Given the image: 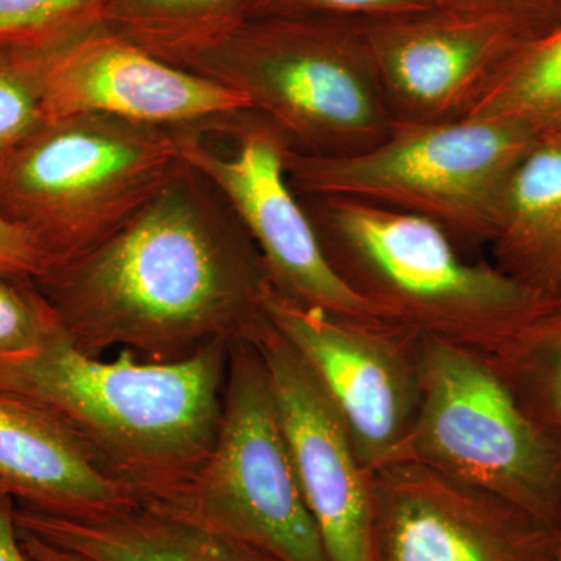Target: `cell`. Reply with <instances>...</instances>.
I'll return each mask as SVG.
<instances>
[{"mask_svg":"<svg viewBox=\"0 0 561 561\" xmlns=\"http://www.w3.org/2000/svg\"><path fill=\"white\" fill-rule=\"evenodd\" d=\"M225 139L232 140L231 151L214 149L202 133L183 130L176 133V150L234 210L260 251L273 290L306 308L387 320L354 294L327 260L287 179V136L253 110Z\"/></svg>","mask_w":561,"mask_h":561,"instance_id":"10","label":"cell"},{"mask_svg":"<svg viewBox=\"0 0 561 561\" xmlns=\"http://www.w3.org/2000/svg\"><path fill=\"white\" fill-rule=\"evenodd\" d=\"M0 561H35L22 546L11 496L0 500Z\"/></svg>","mask_w":561,"mask_h":561,"instance_id":"27","label":"cell"},{"mask_svg":"<svg viewBox=\"0 0 561 561\" xmlns=\"http://www.w3.org/2000/svg\"><path fill=\"white\" fill-rule=\"evenodd\" d=\"M494 265L546 297L561 298V140L540 135L513 172L493 238Z\"/></svg>","mask_w":561,"mask_h":561,"instance_id":"17","label":"cell"},{"mask_svg":"<svg viewBox=\"0 0 561 561\" xmlns=\"http://www.w3.org/2000/svg\"><path fill=\"white\" fill-rule=\"evenodd\" d=\"M359 24L400 124L465 119L513 55L548 32L512 14L442 9Z\"/></svg>","mask_w":561,"mask_h":561,"instance_id":"11","label":"cell"},{"mask_svg":"<svg viewBox=\"0 0 561 561\" xmlns=\"http://www.w3.org/2000/svg\"><path fill=\"white\" fill-rule=\"evenodd\" d=\"M21 537L88 561H283L273 553L153 501L83 516L14 502Z\"/></svg>","mask_w":561,"mask_h":561,"instance_id":"15","label":"cell"},{"mask_svg":"<svg viewBox=\"0 0 561 561\" xmlns=\"http://www.w3.org/2000/svg\"><path fill=\"white\" fill-rule=\"evenodd\" d=\"M106 0H0V39L66 43L102 24Z\"/></svg>","mask_w":561,"mask_h":561,"instance_id":"22","label":"cell"},{"mask_svg":"<svg viewBox=\"0 0 561 561\" xmlns=\"http://www.w3.org/2000/svg\"><path fill=\"white\" fill-rule=\"evenodd\" d=\"M250 0H106L102 24L181 66L247 20Z\"/></svg>","mask_w":561,"mask_h":561,"instance_id":"18","label":"cell"},{"mask_svg":"<svg viewBox=\"0 0 561 561\" xmlns=\"http://www.w3.org/2000/svg\"><path fill=\"white\" fill-rule=\"evenodd\" d=\"M435 9L432 0H250L249 18L370 22Z\"/></svg>","mask_w":561,"mask_h":561,"instance_id":"24","label":"cell"},{"mask_svg":"<svg viewBox=\"0 0 561 561\" xmlns=\"http://www.w3.org/2000/svg\"><path fill=\"white\" fill-rule=\"evenodd\" d=\"M260 350L306 505L331 561H375L371 472L313 373L271 321Z\"/></svg>","mask_w":561,"mask_h":561,"instance_id":"14","label":"cell"},{"mask_svg":"<svg viewBox=\"0 0 561 561\" xmlns=\"http://www.w3.org/2000/svg\"><path fill=\"white\" fill-rule=\"evenodd\" d=\"M20 538L25 551L31 553L32 559L35 561H88L73 556V553L50 548V546L43 545V542L32 540V538L21 537V535Z\"/></svg>","mask_w":561,"mask_h":561,"instance_id":"28","label":"cell"},{"mask_svg":"<svg viewBox=\"0 0 561 561\" xmlns=\"http://www.w3.org/2000/svg\"><path fill=\"white\" fill-rule=\"evenodd\" d=\"M179 131L102 114L44 122L0 169V216L38 243L49 267L72 260L169 180Z\"/></svg>","mask_w":561,"mask_h":561,"instance_id":"5","label":"cell"},{"mask_svg":"<svg viewBox=\"0 0 561 561\" xmlns=\"http://www.w3.org/2000/svg\"><path fill=\"white\" fill-rule=\"evenodd\" d=\"M44 110L47 121L102 114L225 138L253 106L238 91L162 61L99 24L51 51Z\"/></svg>","mask_w":561,"mask_h":561,"instance_id":"12","label":"cell"},{"mask_svg":"<svg viewBox=\"0 0 561 561\" xmlns=\"http://www.w3.org/2000/svg\"><path fill=\"white\" fill-rule=\"evenodd\" d=\"M180 68L238 91L301 153H360L394 124L359 22L249 18Z\"/></svg>","mask_w":561,"mask_h":561,"instance_id":"4","label":"cell"},{"mask_svg":"<svg viewBox=\"0 0 561 561\" xmlns=\"http://www.w3.org/2000/svg\"><path fill=\"white\" fill-rule=\"evenodd\" d=\"M0 483L16 504L50 515H92L138 501L99 470L58 424L3 393Z\"/></svg>","mask_w":561,"mask_h":561,"instance_id":"16","label":"cell"},{"mask_svg":"<svg viewBox=\"0 0 561 561\" xmlns=\"http://www.w3.org/2000/svg\"><path fill=\"white\" fill-rule=\"evenodd\" d=\"M375 561H556L559 530L412 460L371 472Z\"/></svg>","mask_w":561,"mask_h":561,"instance_id":"13","label":"cell"},{"mask_svg":"<svg viewBox=\"0 0 561 561\" xmlns=\"http://www.w3.org/2000/svg\"><path fill=\"white\" fill-rule=\"evenodd\" d=\"M62 44L0 39V169L47 122L44 72Z\"/></svg>","mask_w":561,"mask_h":561,"instance_id":"21","label":"cell"},{"mask_svg":"<svg viewBox=\"0 0 561 561\" xmlns=\"http://www.w3.org/2000/svg\"><path fill=\"white\" fill-rule=\"evenodd\" d=\"M401 460L500 496L559 530L561 451L485 354L423 337L421 401Z\"/></svg>","mask_w":561,"mask_h":561,"instance_id":"7","label":"cell"},{"mask_svg":"<svg viewBox=\"0 0 561 561\" xmlns=\"http://www.w3.org/2000/svg\"><path fill=\"white\" fill-rule=\"evenodd\" d=\"M435 9L502 13L524 18L540 27H556L561 22V0H432Z\"/></svg>","mask_w":561,"mask_h":561,"instance_id":"26","label":"cell"},{"mask_svg":"<svg viewBox=\"0 0 561 561\" xmlns=\"http://www.w3.org/2000/svg\"><path fill=\"white\" fill-rule=\"evenodd\" d=\"M264 311L330 398L364 467L401 460L419 415L423 335L389 320L306 308L273 287Z\"/></svg>","mask_w":561,"mask_h":561,"instance_id":"9","label":"cell"},{"mask_svg":"<svg viewBox=\"0 0 561 561\" xmlns=\"http://www.w3.org/2000/svg\"><path fill=\"white\" fill-rule=\"evenodd\" d=\"M298 198L343 283L423 337L490 354L559 300L494 264L465 261L451 234L424 217L356 198Z\"/></svg>","mask_w":561,"mask_h":561,"instance_id":"3","label":"cell"},{"mask_svg":"<svg viewBox=\"0 0 561 561\" xmlns=\"http://www.w3.org/2000/svg\"><path fill=\"white\" fill-rule=\"evenodd\" d=\"M160 504L283 561H331L302 497L260 350L230 343L216 442L197 472Z\"/></svg>","mask_w":561,"mask_h":561,"instance_id":"8","label":"cell"},{"mask_svg":"<svg viewBox=\"0 0 561 561\" xmlns=\"http://www.w3.org/2000/svg\"><path fill=\"white\" fill-rule=\"evenodd\" d=\"M230 343L169 364L121 350L88 356L65 332L32 353L0 356V393L61 427L138 501H164L208 459L224 408Z\"/></svg>","mask_w":561,"mask_h":561,"instance_id":"2","label":"cell"},{"mask_svg":"<svg viewBox=\"0 0 561 561\" xmlns=\"http://www.w3.org/2000/svg\"><path fill=\"white\" fill-rule=\"evenodd\" d=\"M62 331L32 278L0 273V356L32 353Z\"/></svg>","mask_w":561,"mask_h":561,"instance_id":"23","label":"cell"},{"mask_svg":"<svg viewBox=\"0 0 561 561\" xmlns=\"http://www.w3.org/2000/svg\"><path fill=\"white\" fill-rule=\"evenodd\" d=\"M546 135H551V136H553V138L561 140V125H560V127H557L556 130L546 133Z\"/></svg>","mask_w":561,"mask_h":561,"instance_id":"30","label":"cell"},{"mask_svg":"<svg viewBox=\"0 0 561 561\" xmlns=\"http://www.w3.org/2000/svg\"><path fill=\"white\" fill-rule=\"evenodd\" d=\"M5 496H9V494H7V491L3 490L2 483H0V500Z\"/></svg>","mask_w":561,"mask_h":561,"instance_id":"31","label":"cell"},{"mask_svg":"<svg viewBox=\"0 0 561 561\" xmlns=\"http://www.w3.org/2000/svg\"><path fill=\"white\" fill-rule=\"evenodd\" d=\"M540 135L523 122L465 117L394 122L382 142L350 157L286 150L298 195L356 198L440 225L454 241L490 242L505 187Z\"/></svg>","mask_w":561,"mask_h":561,"instance_id":"6","label":"cell"},{"mask_svg":"<svg viewBox=\"0 0 561 561\" xmlns=\"http://www.w3.org/2000/svg\"><path fill=\"white\" fill-rule=\"evenodd\" d=\"M47 268L49 260L38 243L0 216V273L36 279Z\"/></svg>","mask_w":561,"mask_h":561,"instance_id":"25","label":"cell"},{"mask_svg":"<svg viewBox=\"0 0 561 561\" xmlns=\"http://www.w3.org/2000/svg\"><path fill=\"white\" fill-rule=\"evenodd\" d=\"M556 561H561V524L559 529V542H557Z\"/></svg>","mask_w":561,"mask_h":561,"instance_id":"29","label":"cell"},{"mask_svg":"<svg viewBox=\"0 0 561 561\" xmlns=\"http://www.w3.org/2000/svg\"><path fill=\"white\" fill-rule=\"evenodd\" d=\"M33 283L76 348L158 364L210 342L251 341L272 289L234 210L183 160L116 230Z\"/></svg>","mask_w":561,"mask_h":561,"instance_id":"1","label":"cell"},{"mask_svg":"<svg viewBox=\"0 0 561 561\" xmlns=\"http://www.w3.org/2000/svg\"><path fill=\"white\" fill-rule=\"evenodd\" d=\"M468 117L523 122L538 135L561 125V22L516 51Z\"/></svg>","mask_w":561,"mask_h":561,"instance_id":"20","label":"cell"},{"mask_svg":"<svg viewBox=\"0 0 561 561\" xmlns=\"http://www.w3.org/2000/svg\"><path fill=\"white\" fill-rule=\"evenodd\" d=\"M485 357L524 413L561 451V298Z\"/></svg>","mask_w":561,"mask_h":561,"instance_id":"19","label":"cell"}]
</instances>
